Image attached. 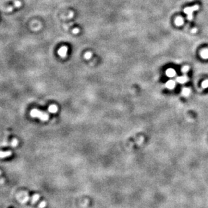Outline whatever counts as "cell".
<instances>
[{
  "mask_svg": "<svg viewBox=\"0 0 208 208\" xmlns=\"http://www.w3.org/2000/svg\"><path fill=\"white\" fill-rule=\"evenodd\" d=\"M190 90H189V88H184L183 89V90H182V94H183V95L184 96H188L190 94Z\"/></svg>",
  "mask_w": 208,
  "mask_h": 208,
  "instance_id": "cell-12",
  "label": "cell"
},
{
  "mask_svg": "<svg viewBox=\"0 0 208 208\" xmlns=\"http://www.w3.org/2000/svg\"><path fill=\"white\" fill-rule=\"evenodd\" d=\"M31 116L34 118H39L40 120L43 121H47L49 119V116L47 113L43 112V111H40L37 109L32 110L31 112Z\"/></svg>",
  "mask_w": 208,
  "mask_h": 208,
  "instance_id": "cell-1",
  "label": "cell"
},
{
  "mask_svg": "<svg viewBox=\"0 0 208 208\" xmlns=\"http://www.w3.org/2000/svg\"><path fill=\"white\" fill-rule=\"evenodd\" d=\"M188 80H189L188 77H187V76H185L178 77L177 78H176V81L178 83H180V84H184L186 82H188Z\"/></svg>",
  "mask_w": 208,
  "mask_h": 208,
  "instance_id": "cell-4",
  "label": "cell"
},
{
  "mask_svg": "<svg viewBox=\"0 0 208 208\" xmlns=\"http://www.w3.org/2000/svg\"><path fill=\"white\" fill-rule=\"evenodd\" d=\"M58 107L56 105H54V104L50 105L49 108H48V110L51 113H56V112H58Z\"/></svg>",
  "mask_w": 208,
  "mask_h": 208,
  "instance_id": "cell-7",
  "label": "cell"
},
{
  "mask_svg": "<svg viewBox=\"0 0 208 208\" xmlns=\"http://www.w3.org/2000/svg\"><path fill=\"white\" fill-rule=\"evenodd\" d=\"M39 206L40 208H44L46 206V203L45 202V201H42V202L40 203Z\"/></svg>",
  "mask_w": 208,
  "mask_h": 208,
  "instance_id": "cell-18",
  "label": "cell"
},
{
  "mask_svg": "<svg viewBox=\"0 0 208 208\" xmlns=\"http://www.w3.org/2000/svg\"><path fill=\"white\" fill-rule=\"evenodd\" d=\"M196 30H197V29H193V33H195V32H196Z\"/></svg>",
  "mask_w": 208,
  "mask_h": 208,
  "instance_id": "cell-20",
  "label": "cell"
},
{
  "mask_svg": "<svg viewBox=\"0 0 208 208\" xmlns=\"http://www.w3.org/2000/svg\"><path fill=\"white\" fill-rule=\"evenodd\" d=\"M20 6H21V2L19 1H16L15 3H14V6H12V8H10L8 9V11H11L14 8H18Z\"/></svg>",
  "mask_w": 208,
  "mask_h": 208,
  "instance_id": "cell-9",
  "label": "cell"
},
{
  "mask_svg": "<svg viewBox=\"0 0 208 208\" xmlns=\"http://www.w3.org/2000/svg\"><path fill=\"white\" fill-rule=\"evenodd\" d=\"M18 144V141L16 139H14V140H12V146H13V147H16Z\"/></svg>",
  "mask_w": 208,
  "mask_h": 208,
  "instance_id": "cell-13",
  "label": "cell"
},
{
  "mask_svg": "<svg viewBox=\"0 0 208 208\" xmlns=\"http://www.w3.org/2000/svg\"><path fill=\"white\" fill-rule=\"evenodd\" d=\"M189 67L188 66H184V67H183V69H182V71H183V73H186V72L189 71Z\"/></svg>",
  "mask_w": 208,
  "mask_h": 208,
  "instance_id": "cell-17",
  "label": "cell"
},
{
  "mask_svg": "<svg viewBox=\"0 0 208 208\" xmlns=\"http://www.w3.org/2000/svg\"><path fill=\"white\" fill-rule=\"evenodd\" d=\"M39 197H40L39 195L38 194L35 195L33 197V202H36L37 200H39Z\"/></svg>",
  "mask_w": 208,
  "mask_h": 208,
  "instance_id": "cell-14",
  "label": "cell"
},
{
  "mask_svg": "<svg viewBox=\"0 0 208 208\" xmlns=\"http://www.w3.org/2000/svg\"><path fill=\"white\" fill-rule=\"evenodd\" d=\"M198 9H199V6L198 5H195V6H192V7L186 8L184 10V12L187 14V18H188L189 20H190V21L192 20L193 12L195 11H197Z\"/></svg>",
  "mask_w": 208,
  "mask_h": 208,
  "instance_id": "cell-2",
  "label": "cell"
},
{
  "mask_svg": "<svg viewBox=\"0 0 208 208\" xmlns=\"http://www.w3.org/2000/svg\"><path fill=\"white\" fill-rule=\"evenodd\" d=\"M175 23H176V24L177 25V26H181L182 24H183V19L182 18H180V17H178L175 20Z\"/></svg>",
  "mask_w": 208,
  "mask_h": 208,
  "instance_id": "cell-11",
  "label": "cell"
},
{
  "mask_svg": "<svg viewBox=\"0 0 208 208\" xmlns=\"http://www.w3.org/2000/svg\"><path fill=\"white\" fill-rule=\"evenodd\" d=\"M12 155V152L10 151H7V152H0V158H4L6 157H9Z\"/></svg>",
  "mask_w": 208,
  "mask_h": 208,
  "instance_id": "cell-6",
  "label": "cell"
},
{
  "mask_svg": "<svg viewBox=\"0 0 208 208\" xmlns=\"http://www.w3.org/2000/svg\"><path fill=\"white\" fill-rule=\"evenodd\" d=\"M176 73L174 69H173L172 68L168 69L166 71L167 76L170 77H172L175 76H176Z\"/></svg>",
  "mask_w": 208,
  "mask_h": 208,
  "instance_id": "cell-8",
  "label": "cell"
},
{
  "mask_svg": "<svg viewBox=\"0 0 208 208\" xmlns=\"http://www.w3.org/2000/svg\"><path fill=\"white\" fill-rule=\"evenodd\" d=\"M201 57L205 59H208V49L203 50L201 53Z\"/></svg>",
  "mask_w": 208,
  "mask_h": 208,
  "instance_id": "cell-10",
  "label": "cell"
},
{
  "mask_svg": "<svg viewBox=\"0 0 208 208\" xmlns=\"http://www.w3.org/2000/svg\"><path fill=\"white\" fill-rule=\"evenodd\" d=\"M91 55H92L91 53L87 52L85 54V58L86 59H89L91 57Z\"/></svg>",
  "mask_w": 208,
  "mask_h": 208,
  "instance_id": "cell-15",
  "label": "cell"
},
{
  "mask_svg": "<svg viewBox=\"0 0 208 208\" xmlns=\"http://www.w3.org/2000/svg\"><path fill=\"white\" fill-rule=\"evenodd\" d=\"M202 87L203 88H208V80H205L202 82Z\"/></svg>",
  "mask_w": 208,
  "mask_h": 208,
  "instance_id": "cell-16",
  "label": "cell"
},
{
  "mask_svg": "<svg viewBox=\"0 0 208 208\" xmlns=\"http://www.w3.org/2000/svg\"><path fill=\"white\" fill-rule=\"evenodd\" d=\"M67 52H68V47H62L58 50V55L61 57H66L67 55Z\"/></svg>",
  "mask_w": 208,
  "mask_h": 208,
  "instance_id": "cell-3",
  "label": "cell"
},
{
  "mask_svg": "<svg viewBox=\"0 0 208 208\" xmlns=\"http://www.w3.org/2000/svg\"><path fill=\"white\" fill-rule=\"evenodd\" d=\"M72 33H74V34H77V33H79V29L78 28H75V29L73 30Z\"/></svg>",
  "mask_w": 208,
  "mask_h": 208,
  "instance_id": "cell-19",
  "label": "cell"
},
{
  "mask_svg": "<svg viewBox=\"0 0 208 208\" xmlns=\"http://www.w3.org/2000/svg\"><path fill=\"white\" fill-rule=\"evenodd\" d=\"M166 86L168 89L172 90V89H174L176 86V82L174 80H169L168 82H167Z\"/></svg>",
  "mask_w": 208,
  "mask_h": 208,
  "instance_id": "cell-5",
  "label": "cell"
}]
</instances>
